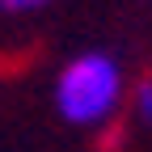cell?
I'll use <instances>...</instances> for the list:
<instances>
[{
    "mask_svg": "<svg viewBox=\"0 0 152 152\" xmlns=\"http://www.w3.org/2000/svg\"><path fill=\"white\" fill-rule=\"evenodd\" d=\"M123 102V68L106 51H85L64 64L55 80V106L72 127H106Z\"/></svg>",
    "mask_w": 152,
    "mask_h": 152,
    "instance_id": "obj_1",
    "label": "cell"
},
{
    "mask_svg": "<svg viewBox=\"0 0 152 152\" xmlns=\"http://www.w3.org/2000/svg\"><path fill=\"white\" fill-rule=\"evenodd\" d=\"M135 114L144 123H152V80H140V89H135Z\"/></svg>",
    "mask_w": 152,
    "mask_h": 152,
    "instance_id": "obj_2",
    "label": "cell"
},
{
    "mask_svg": "<svg viewBox=\"0 0 152 152\" xmlns=\"http://www.w3.org/2000/svg\"><path fill=\"white\" fill-rule=\"evenodd\" d=\"M51 0H0V13H38V9H47Z\"/></svg>",
    "mask_w": 152,
    "mask_h": 152,
    "instance_id": "obj_3",
    "label": "cell"
}]
</instances>
